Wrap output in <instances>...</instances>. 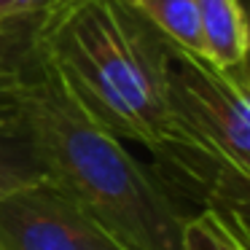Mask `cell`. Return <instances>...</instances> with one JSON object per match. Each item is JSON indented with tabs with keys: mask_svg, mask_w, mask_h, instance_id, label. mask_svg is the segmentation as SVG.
I'll return each instance as SVG.
<instances>
[{
	"mask_svg": "<svg viewBox=\"0 0 250 250\" xmlns=\"http://www.w3.org/2000/svg\"><path fill=\"white\" fill-rule=\"evenodd\" d=\"M202 57L215 67L248 76V22L239 0H194Z\"/></svg>",
	"mask_w": 250,
	"mask_h": 250,
	"instance_id": "cell-5",
	"label": "cell"
},
{
	"mask_svg": "<svg viewBox=\"0 0 250 250\" xmlns=\"http://www.w3.org/2000/svg\"><path fill=\"white\" fill-rule=\"evenodd\" d=\"M180 250H248V231L215 210H196L183 215Z\"/></svg>",
	"mask_w": 250,
	"mask_h": 250,
	"instance_id": "cell-7",
	"label": "cell"
},
{
	"mask_svg": "<svg viewBox=\"0 0 250 250\" xmlns=\"http://www.w3.org/2000/svg\"><path fill=\"white\" fill-rule=\"evenodd\" d=\"M46 180V167L11 83L0 89V199L14 191Z\"/></svg>",
	"mask_w": 250,
	"mask_h": 250,
	"instance_id": "cell-4",
	"label": "cell"
},
{
	"mask_svg": "<svg viewBox=\"0 0 250 250\" xmlns=\"http://www.w3.org/2000/svg\"><path fill=\"white\" fill-rule=\"evenodd\" d=\"M35 41L113 135L143 146L153 164L175 148L167 110L169 43L126 0H51Z\"/></svg>",
	"mask_w": 250,
	"mask_h": 250,
	"instance_id": "cell-2",
	"label": "cell"
},
{
	"mask_svg": "<svg viewBox=\"0 0 250 250\" xmlns=\"http://www.w3.org/2000/svg\"><path fill=\"white\" fill-rule=\"evenodd\" d=\"M46 167V180L129 250H180L183 215L153 167L97 121L33 38L11 81Z\"/></svg>",
	"mask_w": 250,
	"mask_h": 250,
	"instance_id": "cell-1",
	"label": "cell"
},
{
	"mask_svg": "<svg viewBox=\"0 0 250 250\" xmlns=\"http://www.w3.org/2000/svg\"><path fill=\"white\" fill-rule=\"evenodd\" d=\"M19 60H22V57H19ZM19 60H6V57H0V89H6L8 83L14 81V73H17Z\"/></svg>",
	"mask_w": 250,
	"mask_h": 250,
	"instance_id": "cell-9",
	"label": "cell"
},
{
	"mask_svg": "<svg viewBox=\"0 0 250 250\" xmlns=\"http://www.w3.org/2000/svg\"><path fill=\"white\" fill-rule=\"evenodd\" d=\"M51 0H0V57L19 60L30 49Z\"/></svg>",
	"mask_w": 250,
	"mask_h": 250,
	"instance_id": "cell-8",
	"label": "cell"
},
{
	"mask_svg": "<svg viewBox=\"0 0 250 250\" xmlns=\"http://www.w3.org/2000/svg\"><path fill=\"white\" fill-rule=\"evenodd\" d=\"M146 22H151L167 43L178 49L202 54L199 33H196L194 0H126Z\"/></svg>",
	"mask_w": 250,
	"mask_h": 250,
	"instance_id": "cell-6",
	"label": "cell"
},
{
	"mask_svg": "<svg viewBox=\"0 0 250 250\" xmlns=\"http://www.w3.org/2000/svg\"><path fill=\"white\" fill-rule=\"evenodd\" d=\"M0 250H129L51 180L0 199Z\"/></svg>",
	"mask_w": 250,
	"mask_h": 250,
	"instance_id": "cell-3",
	"label": "cell"
}]
</instances>
